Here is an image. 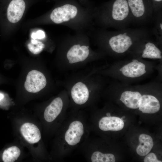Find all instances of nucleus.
<instances>
[{
  "instance_id": "18",
  "label": "nucleus",
  "mask_w": 162,
  "mask_h": 162,
  "mask_svg": "<svg viewBox=\"0 0 162 162\" xmlns=\"http://www.w3.org/2000/svg\"><path fill=\"white\" fill-rule=\"evenodd\" d=\"M28 47L31 52L34 54H37L42 51L44 45L42 42L36 39H32L28 45Z\"/></svg>"
},
{
  "instance_id": "16",
  "label": "nucleus",
  "mask_w": 162,
  "mask_h": 162,
  "mask_svg": "<svg viewBox=\"0 0 162 162\" xmlns=\"http://www.w3.org/2000/svg\"><path fill=\"white\" fill-rule=\"evenodd\" d=\"M128 4L133 14L135 16H142L145 12L142 0H128Z\"/></svg>"
},
{
  "instance_id": "7",
  "label": "nucleus",
  "mask_w": 162,
  "mask_h": 162,
  "mask_svg": "<svg viewBox=\"0 0 162 162\" xmlns=\"http://www.w3.org/2000/svg\"><path fill=\"white\" fill-rule=\"evenodd\" d=\"M88 46L80 44L72 46L68 51L66 57L69 62L73 64L85 60L88 57L89 50Z\"/></svg>"
},
{
  "instance_id": "8",
  "label": "nucleus",
  "mask_w": 162,
  "mask_h": 162,
  "mask_svg": "<svg viewBox=\"0 0 162 162\" xmlns=\"http://www.w3.org/2000/svg\"><path fill=\"white\" fill-rule=\"evenodd\" d=\"M26 8L24 0H12L7 9V16L11 23H16L22 18Z\"/></svg>"
},
{
  "instance_id": "21",
  "label": "nucleus",
  "mask_w": 162,
  "mask_h": 162,
  "mask_svg": "<svg viewBox=\"0 0 162 162\" xmlns=\"http://www.w3.org/2000/svg\"><path fill=\"white\" fill-rule=\"evenodd\" d=\"M4 97V95L3 93L0 92V102L3 99Z\"/></svg>"
},
{
  "instance_id": "17",
  "label": "nucleus",
  "mask_w": 162,
  "mask_h": 162,
  "mask_svg": "<svg viewBox=\"0 0 162 162\" xmlns=\"http://www.w3.org/2000/svg\"><path fill=\"white\" fill-rule=\"evenodd\" d=\"M92 162H114L115 158L111 153H103L99 151L94 152L91 157Z\"/></svg>"
},
{
  "instance_id": "9",
  "label": "nucleus",
  "mask_w": 162,
  "mask_h": 162,
  "mask_svg": "<svg viewBox=\"0 0 162 162\" xmlns=\"http://www.w3.org/2000/svg\"><path fill=\"white\" fill-rule=\"evenodd\" d=\"M90 92L86 85L82 82L76 83L71 90V95L74 102L81 105L87 102L89 96Z\"/></svg>"
},
{
  "instance_id": "3",
  "label": "nucleus",
  "mask_w": 162,
  "mask_h": 162,
  "mask_svg": "<svg viewBox=\"0 0 162 162\" xmlns=\"http://www.w3.org/2000/svg\"><path fill=\"white\" fill-rule=\"evenodd\" d=\"M46 83V78L42 73L38 70H33L28 73L24 86L28 92L35 93L44 88Z\"/></svg>"
},
{
  "instance_id": "19",
  "label": "nucleus",
  "mask_w": 162,
  "mask_h": 162,
  "mask_svg": "<svg viewBox=\"0 0 162 162\" xmlns=\"http://www.w3.org/2000/svg\"><path fill=\"white\" fill-rule=\"evenodd\" d=\"M45 37V34L44 32L40 30L33 32L31 34V38L32 39H42Z\"/></svg>"
},
{
  "instance_id": "22",
  "label": "nucleus",
  "mask_w": 162,
  "mask_h": 162,
  "mask_svg": "<svg viewBox=\"0 0 162 162\" xmlns=\"http://www.w3.org/2000/svg\"><path fill=\"white\" fill-rule=\"evenodd\" d=\"M160 27L161 29H162V24L161 23L160 24Z\"/></svg>"
},
{
  "instance_id": "10",
  "label": "nucleus",
  "mask_w": 162,
  "mask_h": 162,
  "mask_svg": "<svg viewBox=\"0 0 162 162\" xmlns=\"http://www.w3.org/2000/svg\"><path fill=\"white\" fill-rule=\"evenodd\" d=\"M124 126V122L121 118L110 116L102 117L98 123L99 128L104 131L120 130Z\"/></svg>"
},
{
  "instance_id": "14",
  "label": "nucleus",
  "mask_w": 162,
  "mask_h": 162,
  "mask_svg": "<svg viewBox=\"0 0 162 162\" xmlns=\"http://www.w3.org/2000/svg\"><path fill=\"white\" fill-rule=\"evenodd\" d=\"M141 56L143 58L161 60L162 52L155 44L149 42L145 44Z\"/></svg>"
},
{
  "instance_id": "5",
  "label": "nucleus",
  "mask_w": 162,
  "mask_h": 162,
  "mask_svg": "<svg viewBox=\"0 0 162 162\" xmlns=\"http://www.w3.org/2000/svg\"><path fill=\"white\" fill-rule=\"evenodd\" d=\"M127 33L120 34L112 37L109 41L112 50L116 53L122 54L125 52L133 44L131 39L127 35Z\"/></svg>"
},
{
  "instance_id": "15",
  "label": "nucleus",
  "mask_w": 162,
  "mask_h": 162,
  "mask_svg": "<svg viewBox=\"0 0 162 162\" xmlns=\"http://www.w3.org/2000/svg\"><path fill=\"white\" fill-rule=\"evenodd\" d=\"M20 148L17 146H13L5 149L2 156V160L4 162H14L16 160L21 154Z\"/></svg>"
},
{
  "instance_id": "4",
  "label": "nucleus",
  "mask_w": 162,
  "mask_h": 162,
  "mask_svg": "<svg viewBox=\"0 0 162 162\" xmlns=\"http://www.w3.org/2000/svg\"><path fill=\"white\" fill-rule=\"evenodd\" d=\"M84 133V128L82 122L75 120L69 124L64 135V140L68 144L74 146L80 141Z\"/></svg>"
},
{
  "instance_id": "1",
  "label": "nucleus",
  "mask_w": 162,
  "mask_h": 162,
  "mask_svg": "<svg viewBox=\"0 0 162 162\" xmlns=\"http://www.w3.org/2000/svg\"><path fill=\"white\" fill-rule=\"evenodd\" d=\"M159 67L156 64L134 58L113 64L102 72L116 81L130 84L145 79Z\"/></svg>"
},
{
  "instance_id": "6",
  "label": "nucleus",
  "mask_w": 162,
  "mask_h": 162,
  "mask_svg": "<svg viewBox=\"0 0 162 162\" xmlns=\"http://www.w3.org/2000/svg\"><path fill=\"white\" fill-rule=\"evenodd\" d=\"M20 131L23 138L30 144L37 143L41 140L40 131L38 127L32 123H24L21 125Z\"/></svg>"
},
{
  "instance_id": "12",
  "label": "nucleus",
  "mask_w": 162,
  "mask_h": 162,
  "mask_svg": "<svg viewBox=\"0 0 162 162\" xmlns=\"http://www.w3.org/2000/svg\"><path fill=\"white\" fill-rule=\"evenodd\" d=\"M129 11L128 5L126 0H116L113 5L112 15L117 20H122L128 16Z\"/></svg>"
},
{
  "instance_id": "13",
  "label": "nucleus",
  "mask_w": 162,
  "mask_h": 162,
  "mask_svg": "<svg viewBox=\"0 0 162 162\" xmlns=\"http://www.w3.org/2000/svg\"><path fill=\"white\" fill-rule=\"evenodd\" d=\"M139 140L140 143L136 148V152L141 156L146 155L153 146V139L150 136L142 134L140 135Z\"/></svg>"
},
{
  "instance_id": "2",
  "label": "nucleus",
  "mask_w": 162,
  "mask_h": 162,
  "mask_svg": "<svg viewBox=\"0 0 162 162\" xmlns=\"http://www.w3.org/2000/svg\"><path fill=\"white\" fill-rule=\"evenodd\" d=\"M78 11L75 5L66 4L54 9L50 14V18L55 23L60 24L74 18Z\"/></svg>"
},
{
  "instance_id": "11",
  "label": "nucleus",
  "mask_w": 162,
  "mask_h": 162,
  "mask_svg": "<svg viewBox=\"0 0 162 162\" xmlns=\"http://www.w3.org/2000/svg\"><path fill=\"white\" fill-rule=\"evenodd\" d=\"M63 105L62 99L60 97L54 99L45 110L44 116L48 122L53 121L61 112Z\"/></svg>"
},
{
  "instance_id": "23",
  "label": "nucleus",
  "mask_w": 162,
  "mask_h": 162,
  "mask_svg": "<svg viewBox=\"0 0 162 162\" xmlns=\"http://www.w3.org/2000/svg\"><path fill=\"white\" fill-rule=\"evenodd\" d=\"M154 0L157 2H160L162 1V0Z\"/></svg>"
},
{
  "instance_id": "20",
  "label": "nucleus",
  "mask_w": 162,
  "mask_h": 162,
  "mask_svg": "<svg viewBox=\"0 0 162 162\" xmlns=\"http://www.w3.org/2000/svg\"><path fill=\"white\" fill-rule=\"evenodd\" d=\"M144 161L145 162H161L157 159L156 155L153 153L147 154L145 158Z\"/></svg>"
}]
</instances>
